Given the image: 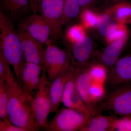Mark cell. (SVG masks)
<instances>
[{
	"mask_svg": "<svg viewBox=\"0 0 131 131\" xmlns=\"http://www.w3.org/2000/svg\"><path fill=\"white\" fill-rule=\"evenodd\" d=\"M5 81L9 95L7 112L9 119L26 131H37L34 112L33 95L24 91L13 73Z\"/></svg>",
	"mask_w": 131,
	"mask_h": 131,
	"instance_id": "6da1fadb",
	"label": "cell"
},
{
	"mask_svg": "<svg viewBox=\"0 0 131 131\" xmlns=\"http://www.w3.org/2000/svg\"><path fill=\"white\" fill-rule=\"evenodd\" d=\"M14 26L0 11V52L12 66L20 83L26 62L20 40Z\"/></svg>",
	"mask_w": 131,
	"mask_h": 131,
	"instance_id": "7a4b0ae2",
	"label": "cell"
},
{
	"mask_svg": "<svg viewBox=\"0 0 131 131\" xmlns=\"http://www.w3.org/2000/svg\"><path fill=\"white\" fill-rule=\"evenodd\" d=\"M49 81L44 69H42L40 83L34 95L33 110L35 127L37 131L45 130L47 123V117L50 113L51 101Z\"/></svg>",
	"mask_w": 131,
	"mask_h": 131,
	"instance_id": "3957f363",
	"label": "cell"
},
{
	"mask_svg": "<svg viewBox=\"0 0 131 131\" xmlns=\"http://www.w3.org/2000/svg\"><path fill=\"white\" fill-rule=\"evenodd\" d=\"M90 119L75 109L62 108L57 111L55 116L50 121H48L45 130L79 131Z\"/></svg>",
	"mask_w": 131,
	"mask_h": 131,
	"instance_id": "277c9868",
	"label": "cell"
},
{
	"mask_svg": "<svg viewBox=\"0 0 131 131\" xmlns=\"http://www.w3.org/2000/svg\"><path fill=\"white\" fill-rule=\"evenodd\" d=\"M71 59V54L69 50L62 49L54 43L46 46L43 69L45 70L51 83L70 65Z\"/></svg>",
	"mask_w": 131,
	"mask_h": 131,
	"instance_id": "5b68a950",
	"label": "cell"
},
{
	"mask_svg": "<svg viewBox=\"0 0 131 131\" xmlns=\"http://www.w3.org/2000/svg\"><path fill=\"white\" fill-rule=\"evenodd\" d=\"M16 26V31L25 32L46 46L53 43V40L56 39L48 22L41 15L37 13H32Z\"/></svg>",
	"mask_w": 131,
	"mask_h": 131,
	"instance_id": "8992f818",
	"label": "cell"
},
{
	"mask_svg": "<svg viewBox=\"0 0 131 131\" xmlns=\"http://www.w3.org/2000/svg\"><path fill=\"white\" fill-rule=\"evenodd\" d=\"M64 3V0H42L39 11L50 26L56 39L61 34Z\"/></svg>",
	"mask_w": 131,
	"mask_h": 131,
	"instance_id": "52a82bcc",
	"label": "cell"
},
{
	"mask_svg": "<svg viewBox=\"0 0 131 131\" xmlns=\"http://www.w3.org/2000/svg\"><path fill=\"white\" fill-rule=\"evenodd\" d=\"M16 32L20 40L26 62L38 64L43 69L45 51L44 45L25 32L19 31Z\"/></svg>",
	"mask_w": 131,
	"mask_h": 131,
	"instance_id": "ba28073f",
	"label": "cell"
},
{
	"mask_svg": "<svg viewBox=\"0 0 131 131\" xmlns=\"http://www.w3.org/2000/svg\"><path fill=\"white\" fill-rule=\"evenodd\" d=\"M108 108L121 117H131V84H124L110 95L106 103Z\"/></svg>",
	"mask_w": 131,
	"mask_h": 131,
	"instance_id": "9c48e42d",
	"label": "cell"
},
{
	"mask_svg": "<svg viewBox=\"0 0 131 131\" xmlns=\"http://www.w3.org/2000/svg\"><path fill=\"white\" fill-rule=\"evenodd\" d=\"M0 11L14 25L33 13L28 0H0Z\"/></svg>",
	"mask_w": 131,
	"mask_h": 131,
	"instance_id": "30bf717a",
	"label": "cell"
},
{
	"mask_svg": "<svg viewBox=\"0 0 131 131\" xmlns=\"http://www.w3.org/2000/svg\"><path fill=\"white\" fill-rule=\"evenodd\" d=\"M76 67L70 64L58 76L51 84L50 96L51 101L50 113L56 112L62 103V96L66 84Z\"/></svg>",
	"mask_w": 131,
	"mask_h": 131,
	"instance_id": "8fae6325",
	"label": "cell"
},
{
	"mask_svg": "<svg viewBox=\"0 0 131 131\" xmlns=\"http://www.w3.org/2000/svg\"><path fill=\"white\" fill-rule=\"evenodd\" d=\"M109 83L112 86L131 82V54L119 59L108 74Z\"/></svg>",
	"mask_w": 131,
	"mask_h": 131,
	"instance_id": "7c38bea8",
	"label": "cell"
},
{
	"mask_svg": "<svg viewBox=\"0 0 131 131\" xmlns=\"http://www.w3.org/2000/svg\"><path fill=\"white\" fill-rule=\"evenodd\" d=\"M42 70L40 66L25 63L21 72L20 83L26 92L34 95L40 83Z\"/></svg>",
	"mask_w": 131,
	"mask_h": 131,
	"instance_id": "4fadbf2b",
	"label": "cell"
},
{
	"mask_svg": "<svg viewBox=\"0 0 131 131\" xmlns=\"http://www.w3.org/2000/svg\"><path fill=\"white\" fill-rule=\"evenodd\" d=\"M85 65L75 67L76 89L86 105L91 109H96L90 98L89 89L92 80L89 72L88 67Z\"/></svg>",
	"mask_w": 131,
	"mask_h": 131,
	"instance_id": "5bb4252c",
	"label": "cell"
},
{
	"mask_svg": "<svg viewBox=\"0 0 131 131\" xmlns=\"http://www.w3.org/2000/svg\"><path fill=\"white\" fill-rule=\"evenodd\" d=\"M73 66L75 67L86 64L93 49V41L89 36L86 35L81 40L72 45Z\"/></svg>",
	"mask_w": 131,
	"mask_h": 131,
	"instance_id": "9a60e30c",
	"label": "cell"
},
{
	"mask_svg": "<svg viewBox=\"0 0 131 131\" xmlns=\"http://www.w3.org/2000/svg\"><path fill=\"white\" fill-rule=\"evenodd\" d=\"M128 39L129 38L122 39L107 45L101 54V63L107 68H112L119 59Z\"/></svg>",
	"mask_w": 131,
	"mask_h": 131,
	"instance_id": "2e32d148",
	"label": "cell"
},
{
	"mask_svg": "<svg viewBox=\"0 0 131 131\" xmlns=\"http://www.w3.org/2000/svg\"><path fill=\"white\" fill-rule=\"evenodd\" d=\"M105 11L117 23L131 24V3L127 0L115 3Z\"/></svg>",
	"mask_w": 131,
	"mask_h": 131,
	"instance_id": "e0dca14e",
	"label": "cell"
},
{
	"mask_svg": "<svg viewBox=\"0 0 131 131\" xmlns=\"http://www.w3.org/2000/svg\"><path fill=\"white\" fill-rule=\"evenodd\" d=\"M115 118L113 116L97 114L90 119L79 131H113V124Z\"/></svg>",
	"mask_w": 131,
	"mask_h": 131,
	"instance_id": "ac0fdd59",
	"label": "cell"
},
{
	"mask_svg": "<svg viewBox=\"0 0 131 131\" xmlns=\"http://www.w3.org/2000/svg\"><path fill=\"white\" fill-rule=\"evenodd\" d=\"M80 12L78 0H64L62 27L76 18L79 16Z\"/></svg>",
	"mask_w": 131,
	"mask_h": 131,
	"instance_id": "d6986e66",
	"label": "cell"
},
{
	"mask_svg": "<svg viewBox=\"0 0 131 131\" xmlns=\"http://www.w3.org/2000/svg\"><path fill=\"white\" fill-rule=\"evenodd\" d=\"M117 23L105 10L99 15L96 28L101 36L105 37L117 25Z\"/></svg>",
	"mask_w": 131,
	"mask_h": 131,
	"instance_id": "ffe728a7",
	"label": "cell"
},
{
	"mask_svg": "<svg viewBox=\"0 0 131 131\" xmlns=\"http://www.w3.org/2000/svg\"><path fill=\"white\" fill-rule=\"evenodd\" d=\"M99 15L90 8L82 9L80 12V24L86 30L96 28Z\"/></svg>",
	"mask_w": 131,
	"mask_h": 131,
	"instance_id": "44dd1931",
	"label": "cell"
},
{
	"mask_svg": "<svg viewBox=\"0 0 131 131\" xmlns=\"http://www.w3.org/2000/svg\"><path fill=\"white\" fill-rule=\"evenodd\" d=\"M86 35V29L81 24L70 26L65 32L66 39L72 45L81 40Z\"/></svg>",
	"mask_w": 131,
	"mask_h": 131,
	"instance_id": "7402d4cb",
	"label": "cell"
},
{
	"mask_svg": "<svg viewBox=\"0 0 131 131\" xmlns=\"http://www.w3.org/2000/svg\"><path fill=\"white\" fill-rule=\"evenodd\" d=\"M89 72L92 81L105 84L107 80V68L102 63H95L88 67Z\"/></svg>",
	"mask_w": 131,
	"mask_h": 131,
	"instance_id": "603a6c76",
	"label": "cell"
},
{
	"mask_svg": "<svg viewBox=\"0 0 131 131\" xmlns=\"http://www.w3.org/2000/svg\"><path fill=\"white\" fill-rule=\"evenodd\" d=\"M74 73L75 71L67 81L62 96V103L65 107L71 108L73 107L72 97L76 89Z\"/></svg>",
	"mask_w": 131,
	"mask_h": 131,
	"instance_id": "cb8c5ba5",
	"label": "cell"
},
{
	"mask_svg": "<svg viewBox=\"0 0 131 131\" xmlns=\"http://www.w3.org/2000/svg\"><path fill=\"white\" fill-rule=\"evenodd\" d=\"M129 31L127 25L118 23L112 30L105 37V40L108 45L116 40L129 38Z\"/></svg>",
	"mask_w": 131,
	"mask_h": 131,
	"instance_id": "d4e9b609",
	"label": "cell"
},
{
	"mask_svg": "<svg viewBox=\"0 0 131 131\" xmlns=\"http://www.w3.org/2000/svg\"><path fill=\"white\" fill-rule=\"evenodd\" d=\"M9 95L5 80L0 79V119H9L7 108Z\"/></svg>",
	"mask_w": 131,
	"mask_h": 131,
	"instance_id": "484cf974",
	"label": "cell"
},
{
	"mask_svg": "<svg viewBox=\"0 0 131 131\" xmlns=\"http://www.w3.org/2000/svg\"><path fill=\"white\" fill-rule=\"evenodd\" d=\"M105 93L104 84L92 81L89 88V95L94 104L103 98Z\"/></svg>",
	"mask_w": 131,
	"mask_h": 131,
	"instance_id": "4316f807",
	"label": "cell"
},
{
	"mask_svg": "<svg viewBox=\"0 0 131 131\" xmlns=\"http://www.w3.org/2000/svg\"><path fill=\"white\" fill-rule=\"evenodd\" d=\"M113 131H131V117L115 118L113 124Z\"/></svg>",
	"mask_w": 131,
	"mask_h": 131,
	"instance_id": "83f0119b",
	"label": "cell"
},
{
	"mask_svg": "<svg viewBox=\"0 0 131 131\" xmlns=\"http://www.w3.org/2000/svg\"><path fill=\"white\" fill-rule=\"evenodd\" d=\"M13 73L10 64L0 52V79L5 80Z\"/></svg>",
	"mask_w": 131,
	"mask_h": 131,
	"instance_id": "f1b7e54d",
	"label": "cell"
},
{
	"mask_svg": "<svg viewBox=\"0 0 131 131\" xmlns=\"http://www.w3.org/2000/svg\"><path fill=\"white\" fill-rule=\"evenodd\" d=\"M0 131H26L15 125L9 119H0Z\"/></svg>",
	"mask_w": 131,
	"mask_h": 131,
	"instance_id": "f546056e",
	"label": "cell"
},
{
	"mask_svg": "<svg viewBox=\"0 0 131 131\" xmlns=\"http://www.w3.org/2000/svg\"><path fill=\"white\" fill-rule=\"evenodd\" d=\"M30 7L33 13L39 12L42 0H28Z\"/></svg>",
	"mask_w": 131,
	"mask_h": 131,
	"instance_id": "4dcf8cb0",
	"label": "cell"
},
{
	"mask_svg": "<svg viewBox=\"0 0 131 131\" xmlns=\"http://www.w3.org/2000/svg\"><path fill=\"white\" fill-rule=\"evenodd\" d=\"M81 11L85 8H90L96 0H78Z\"/></svg>",
	"mask_w": 131,
	"mask_h": 131,
	"instance_id": "1f68e13d",
	"label": "cell"
},
{
	"mask_svg": "<svg viewBox=\"0 0 131 131\" xmlns=\"http://www.w3.org/2000/svg\"><path fill=\"white\" fill-rule=\"evenodd\" d=\"M113 1L114 3H116L117 2H119L120 1V0H112Z\"/></svg>",
	"mask_w": 131,
	"mask_h": 131,
	"instance_id": "d6a6232c",
	"label": "cell"
},
{
	"mask_svg": "<svg viewBox=\"0 0 131 131\" xmlns=\"http://www.w3.org/2000/svg\"><path fill=\"white\" fill-rule=\"evenodd\" d=\"M127 1V0H120L119 2L122 1Z\"/></svg>",
	"mask_w": 131,
	"mask_h": 131,
	"instance_id": "836d02e7",
	"label": "cell"
},
{
	"mask_svg": "<svg viewBox=\"0 0 131 131\" xmlns=\"http://www.w3.org/2000/svg\"><path fill=\"white\" fill-rule=\"evenodd\" d=\"M130 45H131V44H130Z\"/></svg>",
	"mask_w": 131,
	"mask_h": 131,
	"instance_id": "e575fe53",
	"label": "cell"
}]
</instances>
